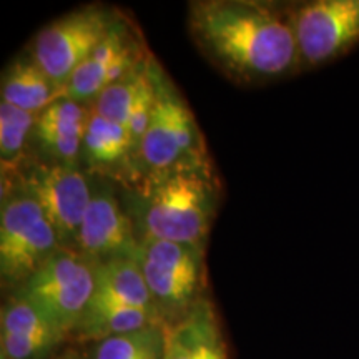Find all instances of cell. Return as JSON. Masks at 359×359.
<instances>
[{
    "instance_id": "obj_1",
    "label": "cell",
    "mask_w": 359,
    "mask_h": 359,
    "mask_svg": "<svg viewBox=\"0 0 359 359\" xmlns=\"http://www.w3.org/2000/svg\"><path fill=\"white\" fill-rule=\"evenodd\" d=\"M188 29L201 53L236 83L303 74L288 4L198 0L188 8Z\"/></svg>"
},
{
    "instance_id": "obj_2",
    "label": "cell",
    "mask_w": 359,
    "mask_h": 359,
    "mask_svg": "<svg viewBox=\"0 0 359 359\" xmlns=\"http://www.w3.org/2000/svg\"><path fill=\"white\" fill-rule=\"evenodd\" d=\"M138 238L151 236L206 250L219 206V183L212 161L145 173L122 190Z\"/></svg>"
},
{
    "instance_id": "obj_3",
    "label": "cell",
    "mask_w": 359,
    "mask_h": 359,
    "mask_svg": "<svg viewBox=\"0 0 359 359\" xmlns=\"http://www.w3.org/2000/svg\"><path fill=\"white\" fill-rule=\"evenodd\" d=\"M148 69L156 98L138 154L143 173L208 163L205 137L185 98L151 55Z\"/></svg>"
},
{
    "instance_id": "obj_4",
    "label": "cell",
    "mask_w": 359,
    "mask_h": 359,
    "mask_svg": "<svg viewBox=\"0 0 359 359\" xmlns=\"http://www.w3.org/2000/svg\"><path fill=\"white\" fill-rule=\"evenodd\" d=\"M206 250L151 236L138 238L135 259L165 326L183 318L203 298Z\"/></svg>"
},
{
    "instance_id": "obj_5",
    "label": "cell",
    "mask_w": 359,
    "mask_h": 359,
    "mask_svg": "<svg viewBox=\"0 0 359 359\" xmlns=\"http://www.w3.org/2000/svg\"><path fill=\"white\" fill-rule=\"evenodd\" d=\"M95 266L77 250L58 248L15 293L70 336L92 299Z\"/></svg>"
},
{
    "instance_id": "obj_6",
    "label": "cell",
    "mask_w": 359,
    "mask_h": 359,
    "mask_svg": "<svg viewBox=\"0 0 359 359\" xmlns=\"http://www.w3.org/2000/svg\"><path fill=\"white\" fill-rule=\"evenodd\" d=\"M58 248V238L40 206L25 191L2 200L0 278L4 288L19 290Z\"/></svg>"
},
{
    "instance_id": "obj_7",
    "label": "cell",
    "mask_w": 359,
    "mask_h": 359,
    "mask_svg": "<svg viewBox=\"0 0 359 359\" xmlns=\"http://www.w3.org/2000/svg\"><path fill=\"white\" fill-rule=\"evenodd\" d=\"M116 11L85 6L58 17L35 35L29 53L62 90L109 34Z\"/></svg>"
},
{
    "instance_id": "obj_8",
    "label": "cell",
    "mask_w": 359,
    "mask_h": 359,
    "mask_svg": "<svg viewBox=\"0 0 359 359\" xmlns=\"http://www.w3.org/2000/svg\"><path fill=\"white\" fill-rule=\"evenodd\" d=\"M19 190L40 206L62 248L77 250L80 224L92 198V178L80 165L35 160L20 173Z\"/></svg>"
},
{
    "instance_id": "obj_9",
    "label": "cell",
    "mask_w": 359,
    "mask_h": 359,
    "mask_svg": "<svg viewBox=\"0 0 359 359\" xmlns=\"http://www.w3.org/2000/svg\"><path fill=\"white\" fill-rule=\"evenodd\" d=\"M302 72L339 60L359 45V0L288 4Z\"/></svg>"
},
{
    "instance_id": "obj_10",
    "label": "cell",
    "mask_w": 359,
    "mask_h": 359,
    "mask_svg": "<svg viewBox=\"0 0 359 359\" xmlns=\"http://www.w3.org/2000/svg\"><path fill=\"white\" fill-rule=\"evenodd\" d=\"M148 57L150 53L147 52L140 32L127 17L116 12L109 34L72 75L65 88V98L92 105L110 83L145 64Z\"/></svg>"
},
{
    "instance_id": "obj_11",
    "label": "cell",
    "mask_w": 359,
    "mask_h": 359,
    "mask_svg": "<svg viewBox=\"0 0 359 359\" xmlns=\"http://www.w3.org/2000/svg\"><path fill=\"white\" fill-rule=\"evenodd\" d=\"M92 198L80 224L77 251L95 264L120 257H135L138 233L122 193L114 183L92 177Z\"/></svg>"
},
{
    "instance_id": "obj_12",
    "label": "cell",
    "mask_w": 359,
    "mask_h": 359,
    "mask_svg": "<svg viewBox=\"0 0 359 359\" xmlns=\"http://www.w3.org/2000/svg\"><path fill=\"white\" fill-rule=\"evenodd\" d=\"M82 163L88 175L118 183L122 190L135 187L145 175L127 130L98 115L93 107L83 133Z\"/></svg>"
},
{
    "instance_id": "obj_13",
    "label": "cell",
    "mask_w": 359,
    "mask_h": 359,
    "mask_svg": "<svg viewBox=\"0 0 359 359\" xmlns=\"http://www.w3.org/2000/svg\"><path fill=\"white\" fill-rule=\"evenodd\" d=\"M69 338L34 304L11 293L0 314L2 359H47Z\"/></svg>"
},
{
    "instance_id": "obj_14",
    "label": "cell",
    "mask_w": 359,
    "mask_h": 359,
    "mask_svg": "<svg viewBox=\"0 0 359 359\" xmlns=\"http://www.w3.org/2000/svg\"><path fill=\"white\" fill-rule=\"evenodd\" d=\"M92 105L60 98L37 115L34 147L39 160L52 163H82V142Z\"/></svg>"
},
{
    "instance_id": "obj_15",
    "label": "cell",
    "mask_w": 359,
    "mask_h": 359,
    "mask_svg": "<svg viewBox=\"0 0 359 359\" xmlns=\"http://www.w3.org/2000/svg\"><path fill=\"white\" fill-rule=\"evenodd\" d=\"M163 359H228L217 309L208 298L167 326Z\"/></svg>"
},
{
    "instance_id": "obj_16",
    "label": "cell",
    "mask_w": 359,
    "mask_h": 359,
    "mask_svg": "<svg viewBox=\"0 0 359 359\" xmlns=\"http://www.w3.org/2000/svg\"><path fill=\"white\" fill-rule=\"evenodd\" d=\"M0 87L2 102L34 115L65 97V90L53 83L29 52L17 55L6 67Z\"/></svg>"
},
{
    "instance_id": "obj_17",
    "label": "cell",
    "mask_w": 359,
    "mask_h": 359,
    "mask_svg": "<svg viewBox=\"0 0 359 359\" xmlns=\"http://www.w3.org/2000/svg\"><path fill=\"white\" fill-rule=\"evenodd\" d=\"M37 115L0 102V165L2 188L17 187V180L34 163V128Z\"/></svg>"
},
{
    "instance_id": "obj_18",
    "label": "cell",
    "mask_w": 359,
    "mask_h": 359,
    "mask_svg": "<svg viewBox=\"0 0 359 359\" xmlns=\"http://www.w3.org/2000/svg\"><path fill=\"white\" fill-rule=\"evenodd\" d=\"M148 326H165L154 314L143 309L128 306V304L100 298L92 294L82 320L79 321L77 334L82 341H98L133 333Z\"/></svg>"
},
{
    "instance_id": "obj_19",
    "label": "cell",
    "mask_w": 359,
    "mask_h": 359,
    "mask_svg": "<svg viewBox=\"0 0 359 359\" xmlns=\"http://www.w3.org/2000/svg\"><path fill=\"white\" fill-rule=\"evenodd\" d=\"M93 294L143 309L161 321L154 298L148 291L140 264L135 257H120L98 263L95 266Z\"/></svg>"
},
{
    "instance_id": "obj_20",
    "label": "cell",
    "mask_w": 359,
    "mask_h": 359,
    "mask_svg": "<svg viewBox=\"0 0 359 359\" xmlns=\"http://www.w3.org/2000/svg\"><path fill=\"white\" fill-rule=\"evenodd\" d=\"M167 326H148L95 343L87 359H163Z\"/></svg>"
},
{
    "instance_id": "obj_21",
    "label": "cell",
    "mask_w": 359,
    "mask_h": 359,
    "mask_svg": "<svg viewBox=\"0 0 359 359\" xmlns=\"http://www.w3.org/2000/svg\"><path fill=\"white\" fill-rule=\"evenodd\" d=\"M150 58V57H148ZM148 58L145 64L137 69L128 72L122 79L110 83L92 103L93 110L98 115L105 116L111 122L118 123L120 127L127 130L130 115L137 103L138 97L142 95L143 88L150 82V74H148Z\"/></svg>"
},
{
    "instance_id": "obj_22",
    "label": "cell",
    "mask_w": 359,
    "mask_h": 359,
    "mask_svg": "<svg viewBox=\"0 0 359 359\" xmlns=\"http://www.w3.org/2000/svg\"><path fill=\"white\" fill-rule=\"evenodd\" d=\"M47 359H87V356H83V354L75 351V349H67V351H62V353H53L52 356Z\"/></svg>"
}]
</instances>
